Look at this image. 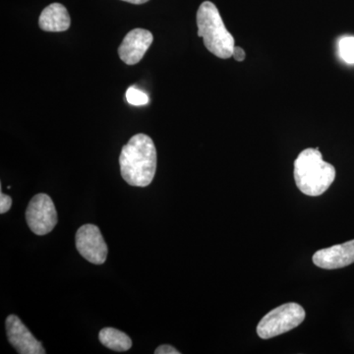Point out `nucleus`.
<instances>
[{"label":"nucleus","instance_id":"nucleus-1","mask_svg":"<svg viewBox=\"0 0 354 354\" xmlns=\"http://www.w3.org/2000/svg\"><path fill=\"white\" fill-rule=\"evenodd\" d=\"M120 165L121 176L129 185H150L157 171V150L153 140L148 135H134L121 150Z\"/></svg>","mask_w":354,"mask_h":354},{"label":"nucleus","instance_id":"nucleus-2","mask_svg":"<svg viewBox=\"0 0 354 354\" xmlns=\"http://www.w3.org/2000/svg\"><path fill=\"white\" fill-rule=\"evenodd\" d=\"M335 178L334 165L323 160L318 148L302 151L295 160V183L305 195L320 196L329 189Z\"/></svg>","mask_w":354,"mask_h":354},{"label":"nucleus","instance_id":"nucleus-3","mask_svg":"<svg viewBox=\"0 0 354 354\" xmlns=\"http://www.w3.org/2000/svg\"><path fill=\"white\" fill-rule=\"evenodd\" d=\"M198 36L209 53L221 59L232 57L234 39L227 31L220 11L211 1L203 2L197 12Z\"/></svg>","mask_w":354,"mask_h":354},{"label":"nucleus","instance_id":"nucleus-4","mask_svg":"<svg viewBox=\"0 0 354 354\" xmlns=\"http://www.w3.org/2000/svg\"><path fill=\"white\" fill-rule=\"evenodd\" d=\"M305 310L297 304H286L270 311L263 317L257 326V334L261 339H269L295 329L304 322Z\"/></svg>","mask_w":354,"mask_h":354},{"label":"nucleus","instance_id":"nucleus-5","mask_svg":"<svg viewBox=\"0 0 354 354\" xmlns=\"http://www.w3.org/2000/svg\"><path fill=\"white\" fill-rule=\"evenodd\" d=\"M26 221L35 234H50L57 225V209L51 198L44 193L32 197L26 209Z\"/></svg>","mask_w":354,"mask_h":354},{"label":"nucleus","instance_id":"nucleus-6","mask_svg":"<svg viewBox=\"0 0 354 354\" xmlns=\"http://www.w3.org/2000/svg\"><path fill=\"white\" fill-rule=\"evenodd\" d=\"M76 248L81 256L92 264H104L108 258V245L101 230L91 223L84 225L77 230Z\"/></svg>","mask_w":354,"mask_h":354},{"label":"nucleus","instance_id":"nucleus-7","mask_svg":"<svg viewBox=\"0 0 354 354\" xmlns=\"http://www.w3.org/2000/svg\"><path fill=\"white\" fill-rule=\"evenodd\" d=\"M7 337L11 346L20 354H46L41 342L20 320L19 317L9 315L6 321Z\"/></svg>","mask_w":354,"mask_h":354},{"label":"nucleus","instance_id":"nucleus-8","mask_svg":"<svg viewBox=\"0 0 354 354\" xmlns=\"http://www.w3.org/2000/svg\"><path fill=\"white\" fill-rule=\"evenodd\" d=\"M153 41L152 32L145 29H134L123 39L118 55L127 65H135L141 62Z\"/></svg>","mask_w":354,"mask_h":354},{"label":"nucleus","instance_id":"nucleus-9","mask_svg":"<svg viewBox=\"0 0 354 354\" xmlns=\"http://www.w3.org/2000/svg\"><path fill=\"white\" fill-rule=\"evenodd\" d=\"M317 267L325 270L341 269L354 263V239L317 251L313 256Z\"/></svg>","mask_w":354,"mask_h":354},{"label":"nucleus","instance_id":"nucleus-10","mask_svg":"<svg viewBox=\"0 0 354 354\" xmlns=\"http://www.w3.org/2000/svg\"><path fill=\"white\" fill-rule=\"evenodd\" d=\"M71 20L68 11L62 4L53 3L44 9L39 26L46 32H64L69 29Z\"/></svg>","mask_w":354,"mask_h":354},{"label":"nucleus","instance_id":"nucleus-11","mask_svg":"<svg viewBox=\"0 0 354 354\" xmlns=\"http://www.w3.org/2000/svg\"><path fill=\"white\" fill-rule=\"evenodd\" d=\"M100 342L114 351H127L132 348V341L125 333L114 328H104L99 334Z\"/></svg>","mask_w":354,"mask_h":354},{"label":"nucleus","instance_id":"nucleus-12","mask_svg":"<svg viewBox=\"0 0 354 354\" xmlns=\"http://www.w3.org/2000/svg\"><path fill=\"white\" fill-rule=\"evenodd\" d=\"M339 55L344 62L354 64V37H344L339 44Z\"/></svg>","mask_w":354,"mask_h":354},{"label":"nucleus","instance_id":"nucleus-13","mask_svg":"<svg viewBox=\"0 0 354 354\" xmlns=\"http://www.w3.org/2000/svg\"><path fill=\"white\" fill-rule=\"evenodd\" d=\"M127 100L132 106H145L149 102L148 95L136 87L128 88Z\"/></svg>","mask_w":354,"mask_h":354},{"label":"nucleus","instance_id":"nucleus-14","mask_svg":"<svg viewBox=\"0 0 354 354\" xmlns=\"http://www.w3.org/2000/svg\"><path fill=\"white\" fill-rule=\"evenodd\" d=\"M12 206V198L8 196V195L4 194L3 192H0V214L7 213Z\"/></svg>","mask_w":354,"mask_h":354},{"label":"nucleus","instance_id":"nucleus-15","mask_svg":"<svg viewBox=\"0 0 354 354\" xmlns=\"http://www.w3.org/2000/svg\"><path fill=\"white\" fill-rule=\"evenodd\" d=\"M156 354H180L176 348L174 346H169V344H162V346H158L155 351Z\"/></svg>","mask_w":354,"mask_h":354},{"label":"nucleus","instance_id":"nucleus-16","mask_svg":"<svg viewBox=\"0 0 354 354\" xmlns=\"http://www.w3.org/2000/svg\"><path fill=\"white\" fill-rule=\"evenodd\" d=\"M232 57H234L236 62H243L246 57L245 51L243 50V48H239V46H235Z\"/></svg>","mask_w":354,"mask_h":354},{"label":"nucleus","instance_id":"nucleus-17","mask_svg":"<svg viewBox=\"0 0 354 354\" xmlns=\"http://www.w3.org/2000/svg\"><path fill=\"white\" fill-rule=\"evenodd\" d=\"M122 1L129 2V3L132 4H144L148 2L149 0H122Z\"/></svg>","mask_w":354,"mask_h":354}]
</instances>
